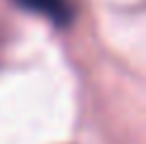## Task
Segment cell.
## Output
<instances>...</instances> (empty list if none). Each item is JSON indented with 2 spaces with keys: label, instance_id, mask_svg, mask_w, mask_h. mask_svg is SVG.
<instances>
[{
  "label": "cell",
  "instance_id": "1",
  "mask_svg": "<svg viewBox=\"0 0 146 144\" xmlns=\"http://www.w3.org/2000/svg\"><path fill=\"white\" fill-rule=\"evenodd\" d=\"M22 7L50 17L55 24H67L72 19V7L67 0H17Z\"/></svg>",
  "mask_w": 146,
  "mask_h": 144
}]
</instances>
